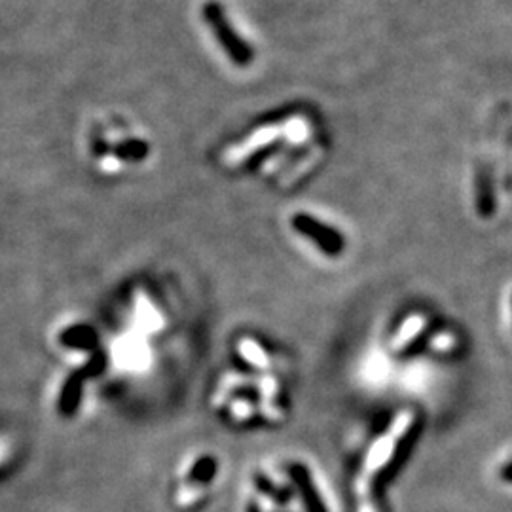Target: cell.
Instances as JSON below:
<instances>
[{
    "mask_svg": "<svg viewBox=\"0 0 512 512\" xmlns=\"http://www.w3.org/2000/svg\"><path fill=\"white\" fill-rule=\"evenodd\" d=\"M505 476H507V478H512V465L509 469H505Z\"/></svg>",
    "mask_w": 512,
    "mask_h": 512,
    "instance_id": "2",
    "label": "cell"
},
{
    "mask_svg": "<svg viewBox=\"0 0 512 512\" xmlns=\"http://www.w3.org/2000/svg\"><path fill=\"white\" fill-rule=\"evenodd\" d=\"M294 228H296L298 232L306 234L308 238L313 239V241H315L325 253H329V255H338V253L342 251V245H344L342 238H340L336 232H332L330 228H327L325 224L315 222L311 217L298 215V217L294 219Z\"/></svg>",
    "mask_w": 512,
    "mask_h": 512,
    "instance_id": "1",
    "label": "cell"
}]
</instances>
